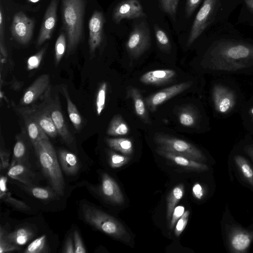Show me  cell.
Instances as JSON below:
<instances>
[{
	"instance_id": "obj_1",
	"label": "cell",
	"mask_w": 253,
	"mask_h": 253,
	"mask_svg": "<svg viewBox=\"0 0 253 253\" xmlns=\"http://www.w3.org/2000/svg\"><path fill=\"white\" fill-rule=\"evenodd\" d=\"M208 66L227 71L246 68L253 63V45L232 41L218 42L208 53Z\"/></svg>"
},
{
	"instance_id": "obj_2",
	"label": "cell",
	"mask_w": 253,
	"mask_h": 253,
	"mask_svg": "<svg viewBox=\"0 0 253 253\" xmlns=\"http://www.w3.org/2000/svg\"><path fill=\"white\" fill-rule=\"evenodd\" d=\"M85 0H62V20L67 37V51H73L83 34Z\"/></svg>"
},
{
	"instance_id": "obj_3",
	"label": "cell",
	"mask_w": 253,
	"mask_h": 253,
	"mask_svg": "<svg viewBox=\"0 0 253 253\" xmlns=\"http://www.w3.org/2000/svg\"><path fill=\"white\" fill-rule=\"evenodd\" d=\"M42 171L52 189L63 195L65 188L63 176L55 149L49 139H42L33 144Z\"/></svg>"
},
{
	"instance_id": "obj_4",
	"label": "cell",
	"mask_w": 253,
	"mask_h": 253,
	"mask_svg": "<svg viewBox=\"0 0 253 253\" xmlns=\"http://www.w3.org/2000/svg\"><path fill=\"white\" fill-rule=\"evenodd\" d=\"M85 221L102 232L114 238L129 242L130 235L123 225L107 213L89 205L83 206Z\"/></svg>"
},
{
	"instance_id": "obj_5",
	"label": "cell",
	"mask_w": 253,
	"mask_h": 253,
	"mask_svg": "<svg viewBox=\"0 0 253 253\" xmlns=\"http://www.w3.org/2000/svg\"><path fill=\"white\" fill-rule=\"evenodd\" d=\"M154 141L163 150L181 155L200 162L206 161L207 158L197 147L179 138L164 134H157Z\"/></svg>"
},
{
	"instance_id": "obj_6",
	"label": "cell",
	"mask_w": 253,
	"mask_h": 253,
	"mask_svg": "<svg viewBox=\"0 0 253 253\" xmlns=\"http://www.w3.org/2000/svg\"><path fill=\"white\" fill-rule=\"evenodd\" d=\"M50 93V88L43 96L44 100L40 106L49 114L58 134L63 141L67 144L71 145L74 138L66 124L58 100L51 98Z\"/></svg>"
},
{
	"instance_id": "obj_7",
	"label": "cell",
	"mask_w": 253,
	"mask_h": 253,
	"mask_svg": "<svg viewBox=\"0 0 253 253\" xmlns=\"http://www.w3.org/2000/svg\"><path fill=\"white\" fill-rule=\"evenodd\" d=\"M151 45L150 31L147 23L142 21L133 27L126 43V49L133 58H138Z\"/></svg>"
},
{
	"instance_id": "obj_8",
	"label": "cell",
	"mask_w": 253,
	"mask_h": 253,
	"mask_svg": "<svg viewBox=\"0 0 253 253\" xmlns=\"http://www.w3.org/2000/svg\"><path fill=\"white\" fill-rule=\"evenodd\" d=\"M217 0H204L191 27L187 46L191 45L209 25L215 12Z\"/></svg>"
},
{
	"instance_id": "obj_9",
	"label": "cell",
	"mask_w": 253,
	"mask_h": 253,
	"mask_svg": "<svg viewBox=\"0 0 253 253\" xmlns=\"http://www.w3.org/2000/svg\"><path fill=\"white\" fill-rule=\"evenodd\" d=\"M34 27V20L22 11L16 13L13 18L11 33L14 39L22 44L31 40Z\"/></svg>"
},
{
	"instance_id": "obj_10",
	"label": "cell",
	"mask_w": 253,
	"mask_h": 253,
	"mask_svg": "<svg viewBox=\"0 0 253 253\" xmlns=\"http://www.w3.org/2000/svg\"><path fill=\"white\" fill-rule=\"evenodd\" d=\"M191 85V83L186 82L165 88L147 97L145 100L146 107L154 112L158 106L186 90Z\"/></svg>"
},
{
	"instance_id": "obj_11",
	"label": "cell",
	"mask_w": 253,
	"mask_h": 253,
	"mask_svg": "<svg viewBox=\"0 0 253 253\" xmlns=\"http://www.w3.org/2000/svg\"><path fill=\"white\" fill-rule=\"evenodd\" d=\"M146 15L138 0H125L115 7L112 19L116 24H119L123 19H132L146 17Z\"/></svg>"
},
{
	"instance_id": "obj_12",
	"label": "cell",
	"mask_w": 253,
	"mask_h": 253,
	"mask_svg": "<svg viewBox=\"0 0 253 253\" xmlns=\"http://www.w3.org/2000/svg\"><path fill=\"white\" fill-rule=\"evenodd\" d=\"M105 18L103 13L95 11L88 24L89 52L92 54L98 48L103 40V26Z\"/></svg>"
},
{
	"instance_id": "obj_13",
	"label": "cell",
	"mask_w": 253,
	"mask_h": 253,
	"mask_svg": "<svg viewBox=\"0 0 253 253\" xmlns=\"http://www.w3.org/2000/svg\"><path fill=\"white\" fill-rule=\"evenodd\" d=\"M49 83L48 74H44L38 77L25 91L21 99V104L28 106L35 102L50 88Z\"/></svg>"
},
{
	"instance_id": "obj_14",
	"label": "cell",
	"mask_w": 253,
	"mask_h": 253,
	"mask_svg": "<svg viewBox=\"0 0 253 253\" xmlns=\"http://www.w3.org/2000/svg\"><path fill=\"white\" fill-rule=\"evenodd\" d=\"M57 9V0H51L44 15L37 40V46H40L45 41L50 39L56 25Z\"/></svg>"
},
{
	"instance_id": "obj_15",
	"label": "cell",
	"mask_w": 253,
	"mask_h": 253,
	"mask_svg": "<svg viewBox=\"0 0 253 253\" xmlns=\"http://www.w3.org/2000/svg\"><path fill=\"white\" fill-rule=\"evenodd\" d=\"M212 98L215 110L220 113L229 112L235 104L233 92L226 86L215 85L212 89Z\"/></svg>"
},
{
	"instance_id": "obj_16",
	"label": "cell",
	"mask_w": 253,
	"mask_h": 253,
	"mask_svg": "<svg viewBox=\"0 0 253 253\" xmlns=\"http://www.w3.org/2000/svg\"><path fill=\"white\" fill-rule=\"evenodd\" d=\"M253 239V233L239 227L233 228L229 233V244L233 253H244Z\"/></svg>"
},
{
	"instance_id": "obj_17",
	"label": "cell",
	"mask_w": 253,
	"mask_h": 253,
	"mask_svg": "<svg viewBox=\"0 0 253 253\" xmlns=\"http://www.w3.org/2000/svg\"><path fill=\"white\" fill-rule=\"evenodd\" d=\"M156 151L158 154L171 161L178 166L185 169L196 171H203L208 170L207 165L185 156L167 151L157 147Z\"/></svg>"
},
{
	"instance_id": "obj_18",
	"label": "cell",
	"mask_w": 253,
	"mask_h": 253,
	"mask_svg": "<svg viewBox=\"0 0 253 253\" xmlns=\"http://www.w3.org/2000/svg\"><path fill=\"white\" fill-rule=\"evenodd\" d=\"M31 115L45 134L51 137L57 135L58 131L49 114L40 105L28 107Z\"/></svg>"
},
{
	"instance_id": "obj_19",
	"label": "cell",
	"mask_w": 253,
	"mask_h": 253,
	"mask_svg": "<svg viewBox=\"0 0 253 253\" xmlns=\"http://www.w3.org/2000/svg\"><path fill=\"white\" fill-rule=\"evenodd\" d=\"M101 190L104 197L113 203L121 204L124 201V197L119 186L107 173L102 174Z\"/></svg>"
},
{
	"instance_id": "obj_20",
	"label": "cell",
	"mask_w": 253,
	"mask_h": 253,
	"mask_svg": "<svg viewBox=\"0 0 253 253\" xmlns=\"http://www.w3.org/2000/svg\"><path fill=\"white\" fill-rule=\"evenodd\" d=\"M19 112L23 117L28 136L33 144L42 139H48V136L33 118L28 107L21 108Z\"/></svg>"
},
{
	"instance_id": "obj_21",
	"label": "cell",
	"mask_w": 253,
	"mask_h": 253,
	"mask_svg": "<svg viewBox=\"0 0 253 253\" xmlns=\"http://www.w3.org/2000/svg\"><path fill=\"white\" fill-rule=\"evenodd\" d=\"M11 178L19 181L25 186L35 185L36 174L30 169L29 165L16 163L11 165L7 172Z\"/></svg>"
},
{
	"instance_id": "obj_22",
	"label": "cell",
	"mask_w": 253,
	"mask_h": 253,
	"mask_svg": "<svg viewBox=\"0 0 253 253\" xmlns=\"http://www.w3.org/2000/svg\"><path fill=\"white\" fill-rule=\"evenodd\" d=\"M175 76L176 72L173 70H156L144 73L139 80L145 84L157 85L171 82Z\"/></svg>"
},
{
	"instance_id": "obj_23",
	"label": "cell",
	"mask_w": 253,
	"mask_h": 253,
	"mask_svg": "<svg viewBox=\"0 0 253 253\" xmlns=\"http://www.w3.org/2000/svg\"><path fill=\"white\" fill-rule=\"evenodd\" d=\"M127 96L132 99L135 113L139 118L144 123L150 124L151 120L145 102L139 90L135 87H129L127 91Z\"/></svg>"
},
{
	"instance_id": "obj_24",
	"label": "cell",
	"mask_w": 253,
	"mask_h": 253,
	"mask_svg": "<svg viewBox=\"0 0 253 253\" xmlns=\"http://www.w3.org/2000/svg\"><path fill=\"white\" fill-rule=\"evenodd\" d=\"M58 153L60 163L64 172L70 175L76 174L80 168V162L77 157L65 149H60Z\"/></svg>"
},
{
	"instance_id": "obj_25",
	"label": "cell",
	"mask_w": 253,
	"mask_h": 253,
	"mask_svg": "<svg viewBox=\"0 0 253 253\" xmlns=\"http://www.w3.org/2000/svg\"><path fill=\"white\" fill-rule=\"evenodd\" d=\"M7 178L1 176L0 179V198L1 201L11 206L13 208L20 211H28L30 208L24 202L14 198L7 191Z\"/></svg>"
},
{
	"instance_id": "obj_26",
	"label": "cell",
	"mask_w": 253,
	"mask_h": 253,
	"mask_svg": "<svg viewBox=\"0 0 253 253\" xmlns=\"http://www.w3.org/2000/svg\"><path fill=\"white\" fill-rule=\"evenodd\" d=\"M106 142L111 149L124 155H131L133 150L132 141L127 138H107Z\"/></svg>"
},
{
	"instance_id": "obj_27",
	"label": "cell",
	"mask_w": 253,
	"mask_h": 253,
	"mask_svg": "<svg viewBox=\"0 0 253 253\" xmlns=\"http://www.w3.org/2000/svg\"><path fill=\"white\" fill-rule=\"evenodd\" d=\"M129 132V127L122 117L117 114L111 120L107 130V134L110 136L125 135Z\"/></svg>"
},
{
	"instance_id": "obj_28",
	"label": "cell",
	"mask_w": 253,
	"mask_h": 253,
	"mask_svg": "<svg viewBox=\"0 0 253 253\" xmlns=\"http://www.w3.org/2000/svg\"><path fill=\"white\" fill-rule=\"evenodd\" d=\"M184 188V185L182 184L176 185L172 189L167 198V217L169 224L176 205L183 196Z\"/></svg>"
},
{
	"instance_id": "obj_29",
	"label": "cell",
	"mask_w": 253,
	"mask_h": 253,
	"mask_svg": "<svg viewBox=\"0 0 253 253\" xmlns=\"http://www.w3.org/2000/svg\"><path fill=\"white\" fill-rule=\"evenodd\" d=\"M62 89L66 100L67 111L70 120L72 122L74 128L77 130L79 131L82 125V120L81 116L76 105L72 101L66 87L62 86Z\"/></svg>"
},
{
	"instance_id": "obj_30",
	"label": "cell",
	"mask_w": 253,
	"mask_h": 253,
	"mask_svg": "<svg viewBox=\"0 0 253 253\" xmlns=\"http://www.w3.org/2000/svg\"><path fill=\"white\" fill-rule=\"evenodd\" d=\"M33 234V231L29 228L22 227L6 234V237L12 243L21 246L26 244L32 238Z\"/></svg>"
},
{
	"instance_id": "obj_31",
	"label": "cell",
	"mask_w": 253,
	"mask_h": 253,
	"mask_svg": "<svg viewBox=\"0 0 253 253\" xmlns=\"http://www.w3.org/2000/svg\"><path fill=\"white\" fill-rule=\"evenodd\" d=\"M28 150V146L24 139L21 137H17L13 148V156L11 165L16 163L29 165L27 161Z\"/></svg>"
},
{
	"instance_id": "obj_32",
	"label": "cell",
	"mask_w": 253,
	"mask_h": 253,
	"mask_svg": "<svg viewBox=\"0 0 253 253\" xmlns=\"http://www.w3.org/2000/svg\"><path fill=\"white\" fill-rule=\"evenodd\" d=\"M181 125L186 127H193L197 122L198 116L196 110L190 105L182 108L178 114Z\"/></svg>"
},
{
	"instance_id": "obj_33",
	"label": "cell",
	"mask_w": 253,
	"mask_h": 253,
	"mask_svg": "<svg viewBox=\"0 0 253 253\" xmlns=\"http://www.w3.org/2000/svg\"><path fill=\"white\" fill-rule=\"evenodd\" d=\"M234 160L244 178L253 188V169L248 161L240 155L235 156Z\"/></svg>"
},
{
	"instance_id": "obj_34",
	"label": "cell",
	"mask_w": 253,
	"mask_h": 253,
	"mask_svg": "<svg viewBox=\"0 0 253 253\" xmlns=\"http://www.w3.org/2000/svg\"><path fill=\"white\" fill-rule=\"evenodd\" d=\"M28 191L35 198L43 200H50L58 195L52 188L38 187L35 185L26 186Z\"/></svg>"
},
{
	"instance_id": "obj_35",
	"label": "cell",
	"mask_w": 253,
	"mask_h": 253,
	"mask_svg": "<svg viewBox=\"0 0 253 253\" xmlns=\"http://www.w3.org/2000/svg\"><path fill=\"white\" fill-rule=\"evenodd\" d=\"M46 236L43 235L31 242L24 251L25 253H47Z\"/></svg>"
},
{
	"instance_id": "obj_36",
	"label": "cell",
	"mask_w": 253,
	"mask_h": 253,
	"mask_svg": "<svg viewBox=\"0 0 253 253\" xmlns=\"http://www.w3.org/2000/svg\"><path fill=\"white\" fill-rule=\"evenodd\" d=\"M154 31L159 48L164 51H169L171 48V44L165 32L156 25L154 26Z\"/></svg>"
},
{
	"instance_id": "obj_37",
	"label": "cell",
	"mask_w": 253,
	"mask_h": 253,
	"mask_svg": "<svg viewBox=\"0 0 253 253\" xmlns=\"http://www.w3.org/2000/svg\"><path fill=\"white\" fill-rule=\"evenodd\" d=\"M107 89V84L102 82L97 92L96 98V110L98 116H100L105 105L106 95Z\"/></svg>"
},
{
	"instance_id": "obj_38",
	"label": "cell",
	"mask_w": 253,
	"mask_h": 253,
	"mask_svg": "<svg viewBox=\"0 0 253 253\" xmlns=\"http://www.w3.org/2000/svg\"><path fill=\"white\" fill-rule=\"evenodd\" d=\"M66 48L65 34L61 33L58 37L55 44V62L58 64L61 60Z\"/></svg>"
},
{
	"instance_id": "obj_39",
	"label": "cell",
	"mask_w": 253,
	"mask_h": 253,
	"mask_svg": "<svg viewBox=\"0 0 253 253\" xmlns=\"http://www.w3.org/2000/svg\"><path fill=\"white\" fill-rule=\"evenodd\" d=\"M130 158L126 155H121L111 151L109 153V163L112 168H118L127 164Z\"/></svg>"
},
{
	"instance_id": "obj_40",
	"label": "cell",
	"mask_w": 253,
	"mask_h": 253,
	"mask_svg": "<svg viewBox=\"0 0 253 253\" xmlns=\"http://www.w3.org/2000/svg\"><path fill=\"white\" fill-rule=\"evenodd\" d=\"M19 249L17 246L10 242L6 237L5 230L0 227V253H6Z\"/></svg>"
},
{
	"instance_id": "obj_41",
	"label": "cell",
	"mask_w": 253,
	"mask_h": 253,
	"mask_svg": "<svg viewBox=\"0 0 253 253\" xmlns=\"http://www.w3.org/2000/svg\"><path fill=\"white\" fill-rule=\"evenodd\" d=\"M162 10L174 21L179 0H159Z\"/></svg>"
},
{
	"instance_id": "obj_42",
	"label": "cell",
	"mask_w": 253,
	"mask_h": 253,
	"mask_svg": "<svg viewBox=\"0 0 253 253\" xmlns=\"http://www.w3.org/2000/svg\"><path fill=\"white\" fill-rule=\"evenodd\" d=\"M46 46L45 45L38 53L29 58L27 61V69L29 70L36 69L39 67L46 50Z\"/></svg>"
},
{
	"instance_id": "obj_43",
	"label": "cell",
	"mask_w": 253,
	"mask_h": 253,
	"mask_svg": "<svg viewBox=\"0 0 253 253\" xmlns=\"http://www.w3.org/2000/svg\"><path fill=\"white\" fill-rule=\"evenodd\" d=\"M189 211H186L183 215L178 220L175 227L174 234L177 237H178L185 229L188 223Z\"/></svg>"
},
{
	"instance_id": "obj_44",
	"label": "cell",
	"mask_w": 253,
	"mask_h": 253,
	"mask_svg": "<svg viewBox=\"0 0 253 253\" xmlns=\"http://www.w3.org/2000/svg\"><path fill=\"white\" fill-rule=\"evenodd\" d=\"M0 48L1 54L6 57L7 52L4 44V21L1 8L0 10Z\"/></svg>"
},
{
	"instance_id": "obj_45",
	"label": "cell",
	"mask_w": 253,
	"mask_h": 253,
	"mask_svg": "<svg viewBox=\"0 0 253 253\" xmlns=\"http://www.w3.org/2000/svg\"><path fill=\"white\" fill-rule=\"evenodd\" d=\"M73 241L75 253H85L86 252L80 235L77 230H75L74 232Z\"/></svg>"
},
{
	"instance_id": "obj_46",
	"label": "cell",
	"mask_w": 253,
	"mask_h": 253,
	"mask_svg": "<svg viewBox=\"0 0 253 253\" xmlns=\"http://www.w3.org/2000/svg\"><path fill=\"white\" fill-rule=\"evenodd\" d=\"M184 212L185 208L182 206H178L174 208L169 225L170 229H172L175 223L183 215Z\"/></svg>"
},
{
	"instance_id": "obj_47",
	"label": "cell",
	"mask_w": 253,
	"mask_h": 253,
	"mask_svg": "<svg viewBox=\"0 0 253 253\" xmlns=\"http://www.w3.org/2000/svg\"><path fill=\"white\" fill-rule=\"evenodd\" d=\"M202 0H187L185 7V13L187 18H189L200 4Z\"/></svg>"
},
{
	"instance_id": "obj_48",
	"label": "cell",
	"mask_w": 253,
	"mask_h": 253,
	"mask_svg": "<svg viewBox=\"0 0 253 253\" xmlns=\"http://www.w3.org/2000/svg\"><path fill=\"white\" fill-rule=\"evenodd\" d=\"M9 154L1 148L0 151V169L2 170L7 168L9 166Z\"/></svg>"
},
{
	"instance_id": "obj_49",
	"label": "cell",
	"mask_w": 253,
	"mask_h": 253,
	"mask_svg": "<svg viewBox=\"0 0 253 253\" xmlns=\"http://www.w3.org/2000/svg\"><path fill=\"white\" fill-rule=\"evenodd\" d=\"M192 193L194 197L200 200L204 195V190L202 186L199 183H196L192 188Z\"/></svg>"
},
{
	"instance_id": "obj_50",
	"label": "cell",
	"mask_w": 253,
	"mask_h": 253,
	"mask_svg": "<svg viewBox=\"0 0 253 253\" xmlns=\"http://www.w3.org/2000/svg\"><path fill=\"white\" fill-rule=\"evenodd\" d=\"M74 241L71 237H69L66 240L64 248L63 253H74L75 247Z\"/></svg>"
},
{
	"instance_id": "obj_51",
	"label": "cell",
	"mask_w": 253,
	"mask_h": 253,
	"mask_svg": "<svg viewBox=\"0 0 253 253\" xmlns=\"http://www.w3.org/2000/svg\"><path fill=\"white\" fill-rule=\"evenodd\" d=\"M244 150L253 161V147L247 146L245 148Z\"/></svg>"
},
{
	"instance_id": "obj_52",
	"label": "cell",
	"mask_w": 253,
	"mask_h": 253,
	"mask_svg": "<svg viewBox=\"0 0 253 253\" xmlns=\"http://www.w3.org/2000/svg\"><path fill=\"white\" fill-rule=\"evenodd\" d=\"M245 2L248 8L253 11V0H245Z\"/></svg>"
},
{
	"instance_id": "obj_53",
	"label": "cell",
	"mask_w": 253,
	"mask_h": 253,
	"mask_svg": "<svg viewBox=\"0 0 253 253\" xmlns=\"http://www.w3.org/2000/svg\"><path fill=\"white\" fill-rule=\"evenodd\" d=\"M40 0H28V1L33 3H36L39 1Z\"/></svg>"
},
{
	"instance_id": "obj_54",
	"label": "cell",
	"mask_w": 253,
	"mask_h": 253,
	"mask_svg": "<svg viewBox=\"0 0 253 253\" xmlns=\"http://www.w3.org/2000/svg\"><path fill=\"white\" fill-rule=\"evenodd\" d=\"M251 113L253 115V108L251 109Z\"/></svg>"
}]
</instances>
